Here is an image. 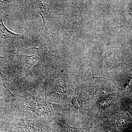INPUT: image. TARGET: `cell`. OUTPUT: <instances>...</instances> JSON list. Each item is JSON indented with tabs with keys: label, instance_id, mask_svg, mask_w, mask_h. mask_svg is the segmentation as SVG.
I'll return each mask as SVG.
<instances>
[{
	"label": "cell",
	"instance_id": "cell-7",
	"mask_svg": "<svg viewBox=\"0 0 132 132\" xmlns=\"http://www.w3.org/2000/svg\"><path fill=\"white\" fill-rule=\"evenodd\" d=\"M113 102V100L112 98L109 97H105L99 99L97 102L98 108H103L109 106Z\"/></svg>",
	"mask_w": 132,
	"mask_h": 132
},
{
	"label": "cell",
	"instance_id": "cell-1",
	"mask_svg": "<svg viewBox=\"0 0 132 132\" xmlns=\"http://www.w3.org/2000/svg\"><path fill=\"white\" fill-rule=\"evenodd\" d=\"M20 107L22 110L31 111L39 116L60 115L61 111L57 104L50 103L39 97L28 94L25 90L20 92Z\"/></svg>",
	"mask_w": 132,
	"mask_h": 132
},
{
	"label": "cell",
	"instance_id": "cell-9",
	"mask_svg": "<svg viewBox=\"0 0 132 132\" xmlns=\"http://www.w3.org/2000/svg\"><path fill=\"white\" fill-rule=\"evenodd\" d=\"M5 70L0 65V76H1V78H2L4 81H5Z\"/></svg>",
	"mask_w": 132,
	"mask_h": 132
},
{
	"label": "cell",
	"instance_id": "cell-2",
	"mask_svg": "<svg viewBox=\"0 0 132 132\" xmlns=\"http://www.w3.org/2000/svg\"><path fill=\"white\" fill-rule=\"evenodd\" d=\"M56 58V56L52 54L44 45L41 47L39 52L36 54L32 55L15 54L10 59L18 68L21 76L30 75L32 76L34 75L32 73V69L39 61L53 60Z\"/></svg>",
	"mask_w": 132,
	"mask_h": 132
},
{
	"label": "cell",
	"instance_id": "cell-8",
	"mask_svg": "<svg viewBox=\"0 0 132 132\" xmlns=\"http://www.w3.org/2000/svg\"><path fill=\"white\" fill-rule=\"evenodd\" d=\"M83 102V100L81 97L79 96H76L74 97L72 100V104L76 108L79 109L82 107Z\"/></svg>",
	"mask_w": 132,
	"mask_h": 132
},
{
	"label": "cell",
	"instance_id": "cell-5",
	"mask_svg": "<svg viewBox=\"0 0 132 132\" xmlns=\"http://www.w3.org/2000/svg\"><path fill=\"white\" fill-rule=\"evenodd\" d=\"M67 90L65 86L64 85L55 84L48 90L47 94L50 96L60 98L65 93Z\"/></svg>",
	"mask_w": 132,
	"mask_h": 132
},
{
	"label": "cell",
	"instance_id": "cell-6",
	"mask_svg": "<svg viewBox=\"0 0 132 132\" xmlns=\"http://www.w3.org/2000/svg\"><path fill=\"white\" fill-rule=\"evenodd\" d=\"M61 126L62 132H87L86 128L71 127L64 121H61Z\"/></svg>",
	"mask_w": 132,
	"mask_h": 132
},
{
	"label": "cell",
	"instance_id": "cell-3",
	"mask_svg": "<svg viewBox=\"0 0 132 132\" xmlns=\"http://www.w3.org/2000/svg\"><path fill=\"white\" fill-rule=\"evenodd\" d=\"M22 38V36L9 31L3 23V16L0 14V39L1 41L12 44L15 40Z\"/></svg>",
	"mask_w": 132,
	"mask_h": 132
},
{
	"label": "cell",
	"instance_id": "cell-4",
	"mask_svg": "<svg viewBox=\"0 0 132 132\" xmlns=\"http://www.w3.org/2000/svg\"><path fill=\"white\" fill-rule=\"evenodd\" d=\"M22 124L29 132H46L42 123L39 121L25 119Z\"/></svg>",
	"mask_w": 132,
	"mask_h": 132
}]
</instances>
